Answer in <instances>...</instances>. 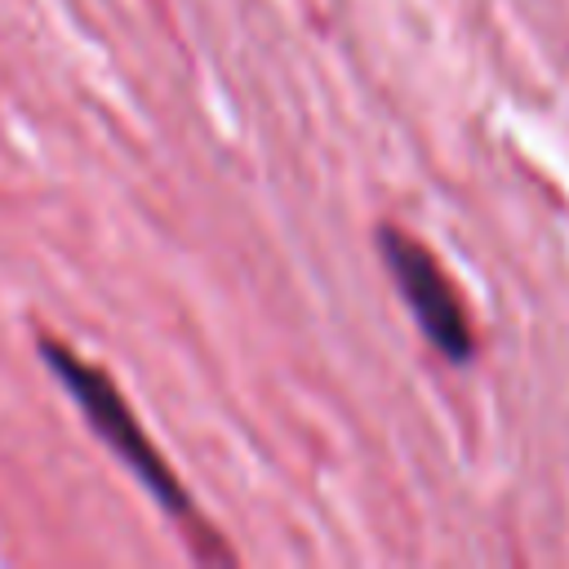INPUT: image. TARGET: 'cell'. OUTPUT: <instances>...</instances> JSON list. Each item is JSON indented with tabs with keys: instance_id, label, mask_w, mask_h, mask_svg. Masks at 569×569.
<instances>
[{
	"instance_id": "6da1fadb",
	"label": "cell",
	"mask_w": 569,
	"mask_h": 569,
	"mask_svg": "<svg viewBox=\"0 0 569 569\" xmlns=\"http://www.w3.org/2000/svg\"><path fill=\"white\" fill-rule=\"evenodd\" d=\"M40 356H44L49 373L67 387V396L76 400V409L89 418V427L98 431V440L147 485V493H151L164 511L191 516L187 489H182L178 476L169 471L164 453L147 440L142 422L133 418V409L124 405V396L116 391V382H111L102 369H93L89 360H80V356H76L67 342H58V338H40Z\"/></svg>"
},
{
	"instance_id": "7a4b0ae2",
	"label": "cell",
	"mask_w": 569,
	"mask_h": 569,
	"mask_svg": "<svg viewBox=\"0 0 569 569\" xmlns=\"http://www.w3.org/2000/svg\"><path fill=\"white\" fill-rule=\"evenodd\" d=\"M378 244H382V262L391 271V280L400 284V298L409 302L422 338L453 365L471 360L476 351V333H471V320L462 311V298L453 289V280L445 276V267L427 253L422 240L396 231V227H382L378 231Z\"/></svg>"
}]
</instances>
